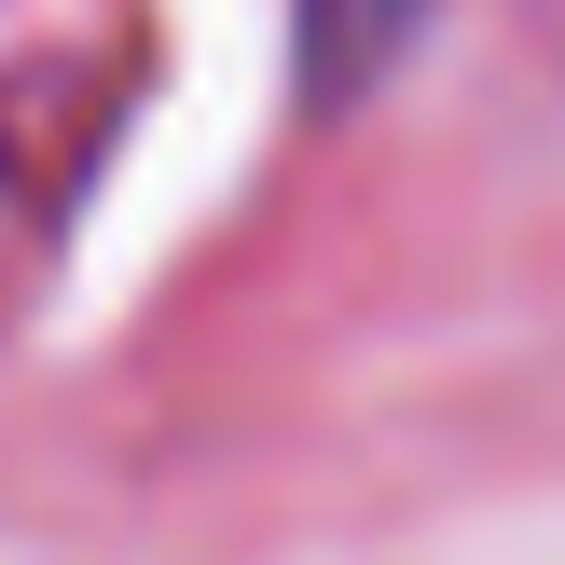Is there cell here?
Listing matches in <instances>:
<instances>
[{
	"label": "cell",
	"mask_w": 565,
	"mask_h": 565,
	"mask_svg": "<svg viewBox=\"0 0 565 565\" xmlns=\"http://www.w3.org/2000/svg\"><path fill=\"white\" fill-rule=\"evenodd\" d=\"M428 14H441V0H290V28H303V83L345 110L359 83L401 70V42H414Z\"/></svg>",
	"instance_id": "1"
}]
</instances>
